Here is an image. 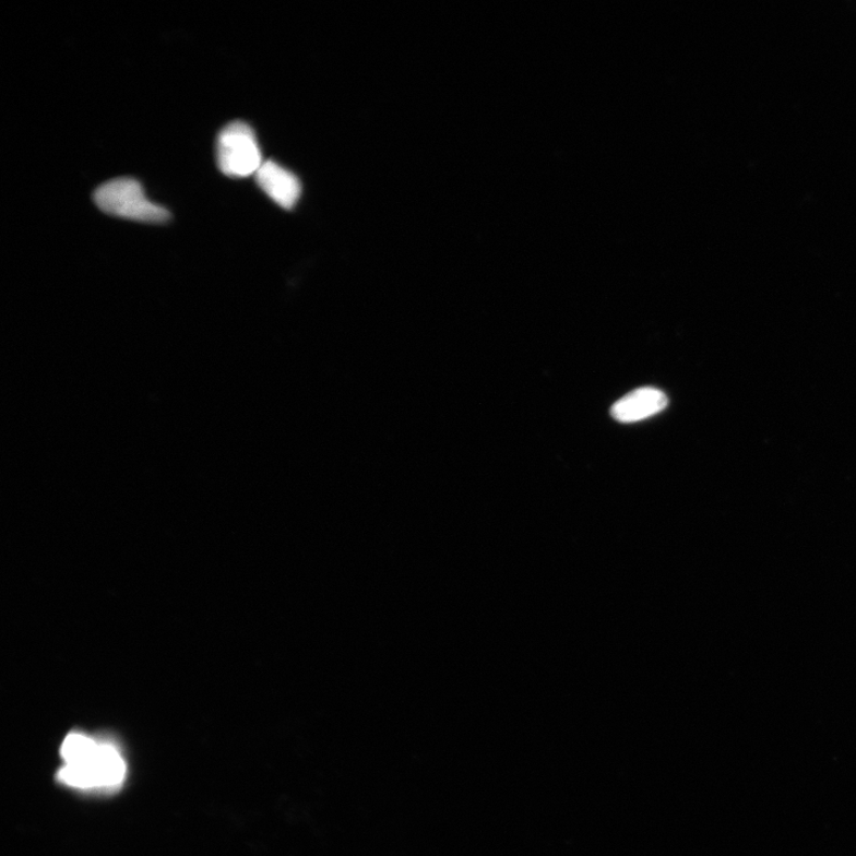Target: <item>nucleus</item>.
Wrapping results in <instances>:
<instances>
[{"instance_id":"obj_3","label":"nucleus","mask_w":856,"mask_h":856,"mask_svg":"<svg viewBox=\"0 0 856 856\" xmlns=\"http://www.w3.org/2000/svg\"><path fill=\"white\" fill-rule=\"evenodd\" d=\"M217 163L226 177L247 178L257 174L263 160L255 131L240 120L227 124L218 135Z\"/></svg>"},{"instance_id":"obj_5","label":"nucleus","mask_w":856,"mask_h":856,"mask_svg":"<svg viewBox=\"0 0 856 856\" xmlns=\"http://www.w3.org/2000/svg\"><path fill=\"white\" fill-rule=\"evenodd\" d=\"M257 180L262 191L281 207L290 210L298 203L301 195L299 179L274 160L263 163L257 173Z\"/></svg>"},{"instance_id":"obj_1","label":"nucleus","mask_w":856,"mask_h":856,"mask_svg":"<svg viewBox=\"0 0 856 856\" xmlns=\"http://www.w3.org/2000/svg\"><path fill=\"white\" fill-rule=\"evenodd\" d=\"M64 766L58 778L78 790H115L123 784L127 764L114 742L73 732L61 746Z\"/></svg>"},{"instance_id":"obj_2","label":"nucleus","mask_w":856,"mask_h":856,"mask_svg":"<svg viewBox=\"0 0 856 856\" xmlns=\"http://www.w3.org/2000/svg\"><path fill=\"white\" fill-rule=\"evenodd\" d=\"M95 203L103 212L130 221L160 224L170 218L167 209L152 203L142 185L131 178L102 185L95 192Z\"/></svg>"},{"instance_id":"obj_4","label":"nucleus","mask_w":856,"mask_h":856,"mask_svg":"<svg viewBox=\"0 0 856 856\" xmlns=\"http://www.w3.org/2000/svg\"><path fill=\"white\" fill-rule=\"evenodd\" d=\"M668 405L667 396L657 388H639L627 394L611 407V417L623 424L649 419L663 412Z\"/></svg>"}]
</instances>
